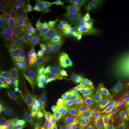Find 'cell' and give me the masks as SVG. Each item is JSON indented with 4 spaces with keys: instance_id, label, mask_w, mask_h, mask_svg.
Segmentation results:
<instances>
[{
    "instance_id": "6da1fadb",
    "label": "cell",
    "mask_w": 129,
    "mask_h": 129,
    "mask_svg": "<svg viewBox=\"0 0 129 129\" xmlns=\"http://www.w3.org/2000/svg\"><path fill=\"white\" fill-rule=\"evenodd\" d=\"M35 79L32 69L20 67L13 75L10 91L14 100L20 101L26 95L33 84Z\"/></svg>"
},
{
    "instance_id": "7a4b0ae2",
    "label": "cell",
    "mask_w": 129,
    "mask_h": 129,
    "mask_svg": "<svg viewBox=\"0 0 129 129\" xmlns=\"http://www.w3.org/2000/svg\"><path fill=\"white\" fill-rule=\"evenodd\" d=\"M39 48L42 62L51 68L62 69L69 55L59 47L52 38H48Z\"/></svg>"
},
{
    "instance_id": "3957f363",
    "label": "cell",
    "mask_w": 129,
    "mask_h": 129,
    "mask_svg": "<svg viewBox=\"0 0 129 129\" xmlns=\"http://www.w3.org/2000/svg\"><path fill=\"white\" fill-rule=\"evenodd\" d=\"M35 80L46 91H50L58 81L64 79L65 75L61 69L51 68L43 62L31 68Z\"/></svg>"
},
{
    "instance_id": "277c9868",
    "label": "cell",
    "mask_w": 129,
    "mask_h": 129,
    "mask_svg": "<svg viewBox=\"0 0 129 129\" xmlns=\"http://www.w3.org/2000/svg\"><path fill=\"white\" fill-rule=\"evenodd\" d=\"M21 28L27 43L34 46L40 47L48 39L46 30L38 26L34 14L30 9L24 16Z\"/></svg>"
},
{
    "instance_id": "5b68a950",
    "label": "cell",
    "mask_w": 129,
    "mask_h": 129,
    "mask_svg": "<svg viewBox=\"0 0 129 129\" xmlns=\"http://www.w3.org/2000/svg\"><path fill=\"white\" fill-rule=\"evenodd\" d=\"M87 2L106 29L117 34L126 28V24L120 23L116 20L104 1L88 0Z\"/></svg>"
},
{
    "instance_id": "8992f818",
    "label": "cell",
    "mask_w": 129,
    "mask_h": 129,
    "mask_svg": "<svg viewBox=\"0 0 129 129\" xmlns=\"http://www.w3.org/2000/svg\"><path fill=\"white\" fill-rule=\"evenodd\" d=\"M62 70L66 78L76 80L80 82L83 87L86 86L91 83V74L73 56L69 55L63 65Z\"/></svg>"
},
{
    "instance_id": "52a82bcc",
    "label": "cell",
    "mask_w": 129,
    "mask_h": 129,
    "mask_svg": "<svg viewBox=\"0 0 129 129\" xmlns=\"http://www.w3.org/2000/svg\"><path fill=\"white\" fill-rule=\"evenodd\" d=\"M128 99L129 74L122 77L114 86L106 91L104 102L117 108L124 104Z\"/></svg>"
},
{
    "instance_id": "ba28073f",
    "label": "cell",
    "mask_w": 129,
    "mask_h": 129,
    "mask_svg": "<svg viewBox=\"0 0 129 129\" xmlns=\"http://www.w3.org/2000/svg\"><path fill=\"white\" fill-rule=\"evenodd\" d=\"M99 90L95 87H86L80 91L77 101V115L86 117L99 104Z\"/></svg>"
},
{
    "instance_id": "9c48e42d",
    "label": "cell",
    "mask_w": 129,
    "mask_h": 129,
    "mask_svg": "<svg viewBox=\"0 0 129 129\" xmlns=\"http://www.w3.org/2000/svg\"><path fill=\"white\" fill-rule=\"evenodd\" d=\"M34 14L43 15L56 20L62 17L64 3L62 0H37L31 1Z\"/></svg>"
},
{
    "instance_id": "30bf717a",
    "label": "cell",
    "mask_w": 129,
    "mask_h": 129,
    "mask_svg": "<svg viewBox=\"0 0 129 129\" xmlns=\"http://www.w3.org/2000/svg\"><path fill=\"white\" fill-rule=\"evenodd\" d=\"M69 29L63 17L56 19L52 29V40L64 52L69 53Z\"/></svg>"
},
{
    "instance_id": "8fae6325",
    "label": "cell",
    "mask_w": 129,
    "mask_h": 129,
    "mask_svg": "<svg viewBox=\"0 0 129 129\" xmlns=\"http://www.w3.org/2000/svg\"><path fill=\"white\" fill-rule=\"evenodd\" d=\"M30 1L26 0H1L0 10L13 17L16 22L24 17L28 10Z\"/></svg>"
},
{
    "instance_id": "7c38bea8",
    "label": "cell",
    "mask_w": 129,
    "mask_h": 129,
    "mask_svg": "<svg viewBox=\"0 0 129 129\" xmlns=\"http://www.w3.org/2000/svg\"><path fill=\"white\" fill-rule=\"evenodd\" d=\"M129 74V68L122 67L117 71H105L98 80L99 89L104 92L110 90L122 77Z\"/></svg>"
},
{
    "instance_id": "4fadbf2b",
    "label": "cell",
    "mask_w": 129,
    "mask_h": 129,
    "mask_svg": "<svg viewBox=\"0 0 129 129\" xmlns=\"http://www.w3.org/2000/svg\"><path fill=\"white\" fill-rule=\"evenodd\" d=\"M41 62L42 60L39 47L27 43L21 53L19 65L22 68L30 69Z\"/></svg>"
},
{
    "instance_id": "5bb4252c",
    "label": "cell",
    "mask_w": 129,
    "mask_h": 129,
    "mask_svg": "<svg viewBox=\"0 0 129 129\" xmlns=\"http://www.w3.org/2000/svg\"><path fill=\"white\" fill-rule=\"evenodd\" d=\"M104 40H102L97 47L93 51L92 54L88 59V63L90 64V73L93 76L100 77L105 71V67L108 57L103 56L101 53L102 45Z\"/></svg>"
},
{
    "instance_id": "9a60e30c",
    "label": "cell",
    "mask_w": 129,
    "mask_h": 129,
    "mask_svg": "<svg viewBox=\"0 0 129 129\" xmlns=\"http://www.w3.org/2000/svg\"><path fill=\"white\" fill-rule=\"evenodd\" d=\"M47 95L46 90L34 80L25 98L29 104V106L38 108L43 110Z\"/></svg>"
},
{
    "instance_id": "2e32d148",
    "label": "cell",
    "mask_w": 129,
    "mask_h": 129,
    "mask_svg": "<svg viewBox=\"0 0 129 129\" xmlns=\"http://www.w3.org/2000/svg\"><path fill=\"white\" fill-rule=\"evenodd\" d=\"M0 63L1 65L11 67L18 63L9 37L6 34L1 37L0 41Z\"/></svg>"
},
{
    "instance_id": "e0dca14e",
    "label": "cell",
    "mask_w": 129,
    "mask_h": 129,
    "mask_svg": "<svg viewBox=\"0 0 129 129\" xmlns=\"http://www.w3.org/2000/svg\"><path fill=\"white\" fill-rule=\"evenodd\" d=\"M47 117L42 109L34 106H28L19 116V122H24L30 125H39Z\"/></svg>"
},
{
    "instance_id": "ac0fdd59",
    "label": "cell",
    "mask_w": 129,
    "mask_h": 129,
    "mask_svg": "<svg viewBox=\"0 0 129 129\" xmlns=\"http://www.w3.org/2000/svg\"><path fill=\"white\" fill-rule=\"evenodd\" d=\"M11 45L15 53L17 62L19 63V59L24 47L27 44L25 35L22 28L19 25L14 27L13 31L8 35Z\"/></svg>"
},
{
    "instance_id": "d6986e66",
    "label": "cell",
    "mask_w": 129,
    "mask_h": 129,
    "mask_svg": "<svg viewBox=\"0 0 129 129\" xmlns=\"http://www.w3.org/2000/svg\"><path fill=\"white\" fill-rule=\"evenodd\" d=\"M20 67L19 63L11 67L0 66V88L2 94H6L10 90V85L13 75Z\"/></svg>"
},
{
    "instance_id": "ffe728a7",
    "label": "cell",
    "mask_w": 129,
    "mask_h": 129,
    "mask_svg": "<svg viewBox=\"0 0 129 129\" xmlns=\"http://www.w3.org/2000/svg\"><path fill=\"white\" fill-rule=\"evenodd\" d=\"M61 108H63L60 100L58 98L55 91L49 93L47 96L43 111L46 117L54 118L56 113Z\"/></svg>"
},
{
    "instance_id": "44dd1931",
    "label": "cell",
    "mask_w": 129,
    "mask_h": 129,
    "mask_svg": "<svg viewBox=\"0 0 129 129\" xmlns=\"http://www.w3.org/2000/svg\"><path fill=\"white\" fill-rule=\"evenodd\" d=\"M58 98L60 100L64 109H67L71 106L72 93L66 78L60 80L58 83L56 90H54Z\"/></svg>"
},
{
    "instance_id": "7402d4cb",
    "label": "cell",
    "mask_w": 129,
    "mask_h": 129,
    "mask_svg": "<svg viewBox=\"0 0 129 129\" xmlns=\"http://www.w3.org/2000/svg\"><path fill=\"white\" fill-rule=\"evenodd\" d=\"M115 114V122L112 129H129V109L124 104L116 108Z\"/></svg>"
},
{
    "instance_id": "603a6c76",
    "label": "cell",
    "mask_w": 129,
    "mask_h": 129,
    "mask_svg": "<svg viewBox=\"0 0 129 129\" xmlns=\"http://www.w3.org/2000/svg\"><path fill=\"white\" fill-rule=\"evenodd\" d=\"M104 2L110 9L116 20L120 23H125L124 18L129 13V6L118 3L109 2L106 1H104Z\"/></svg>"
},
{
    "instance_id": "cb8c5ba5",
    "label": "cell",
    "mask_w": 129,
    "mask_h": 129,
    "mask_svg": "<svg viewBox=\"0 0 129 129\" xmlns=\"http://www.w3.org/2000/svg\"><path fill=\"white\" fill-rule=\"evenodd\" d=\"M69 31L74 29H80L83 26L81 17L75 9H72L63 14Z\"/></svg>"
},
{
    "instance_id": "d4e9b609",
    "label": "cell",
    "mask_w": 129,
    "mask_h": 129,
    "mask_svg": "<svg viewBox=\"0 0 129 129\" xmlns=\"http://www.w3.org/2000/svg\"><path fill=\"white\" fill-rule=\"evenodd\" d=\"M84 25L90 27L94 29H106L102 23L101 20L95 13L92 8L90 7L87 14L85 16L83 21Z\"/></svg>"
},
{
    "instance_id": "484cf974",
    "label": "cell",
    "mask_w": 129,
    "mask_h": 129,
    "mask_svg": "<svg viewBox=\"0 0 129 129\" xmlns=\"http://www.w3.org/2000/svg\"><path fill=\"white\" fill-rule=\"evenodd\" d=\"M16 20L13 17L6 13L4 11L0 10V26L7 35L11 33L14 28Z\"/></svg>"
},
{
    "instance_id": "4316f807",
    "label": "cell",
    "mask_w": 129,
    "mask_h": 129,
    "mask_svg": "<svg viewBox=\"0 0 129 129\" xmlns=\"http://www.w3.org/2000/svg\"><path fill=\"white\" fill-rule=\"evenodd\" d=\"M99 113L104 126L108 129H112L115 122V113L109 109H100Z\"/></svg>"
},
{
    "instance_id": "83f0119b",
    "label": "cell",
    "mask_w": 129,
    "mask_h": 129,
    "mask_svg": "<svg viewBox=\"0 0 129 129\" xmlns=\"http://www.w3.org/2000/svg\"><path fill=\"white\" fill-rule=\"evenodd\" d=\"M53 118L47 117L44 121L39 125H30L24 122L20 121L22 129H50Z\"/></svg>"
},
{
    "instance_id": "f1b7e54d",
    "label": "cell",
    "mask_w": 129,
    "mask_h": 129,
    "mask_svg": "<svg viewBox=\"0 0 129 129\" xmlns=\"http://www.w3.org/2000/svg\"><path fill=\"white\" fill-rule=\"evenodd\" d=\"M122 67H123L121 59L116 56H112L110 57H108L105 67L106 71H117L121 69Z\"/></svg>"
},
{
    "instance_id": "f546056e",
    "label": "cell",
    "mask_w": 129,
    "mask_h": 129,
    "mask_svg": "<svg viewBox=\"0 0 129 129\" xmlns=\"http://www.w3.org/2000/svg\"><path fill=\"white\" fill-rule=\"evenodd\" d=\"M34 17L38 26H40L41 29L44 30H46V27L47 26L48 23L53 22V21L56 20L50 18V17H47V16L38 15V14H34Z\"/></svg>"
},
{
    "instance_id": "4dcf8cb0",
    "label": "cell",
    "mask_w": 129,
    "mask_h": 129,
    "mask_svg": "<svg viewBox=\"0 0 129 129\" xmlns=\"http://www.w3.org/2000/svg\"><path fill=\"white\" fill-rule=\"evenodd\" d=\"M67 80L68 81V83L69 87H70L73 94L82 90L81 88L83 86L80 82L77 81L76 80H71V79H67Z\"/></svg>"
},
{
    "instance_id": "1f68e13d",
    "label": "cell",
    "mask_w": 129,
    "mask_h": 129,
    "mask_svg": "<svg viewBox=\"0 0 129 129\" xmlns=\"http://www.w3.org/2000/svg\"><path fill=\"white\" fill-rule=\"evenodd\" d=\"M74 129H88V125L85 121V117H81L79 119L78 123Z\"/></svg>"
},
{
    "instance_id": "d6a6232c",
    "label": "cell",
    "mask_w": 129,
    "mask_h": 129,
    "mask_svg": "<svg viewBox=\"0 0 129 129\" xmlns=\"http://www.w3.org/2000/svg\"><path fill=\"white\" fill-rule=\"evenodd\" d=\"M122 67L129 68V52H124L122 54L121 57Z\"/></svg>"
},
{
    "instance_id": "836d02e7",
    "label": "cell",
    "mask_w": 129,
    "mask_h": 129,
    "mask_svg": "<svg viewBox=\"0 0 129 129\" xmlns=\"http://www.w3.org/2000/svg\"><path fill=\"white\" fill-rule=\"evenodd\" d=\"M50 129H61L60 120L57 116H55L53 118Z\"/></svg>"
},
{
    "instance_id": "e575fe53",
    "label": "cell",
    "mask_w": 129,
    "mask_h": 129,
    "mask_svg": "<svg viewBox=\"0 0 129 129\" xmlns=\"http://www.w3.org/2000/svg\"><path fill=\"white\" fill-rule=\"evenodd\" d=\"M95 129H108L107 127H106L104 125H99V126H97Z\"/></svg>"
},
{
    "instance_id": "d590c367",
    "label": "cell",
    "mask_w": 129,
    "mask_h": 129,
    "mask_svg": "<svg viewBox=\"0 0 129 129\" xmlns=\"http://www.w3.org/2000/svg\"><path fill=\"white\" fill-rule=\"evenodd\" d=\"M124 104L125 107L127 108L128 109H129V99L127 100V101L125 102Z\"/></svg>"
}]
</instances>
